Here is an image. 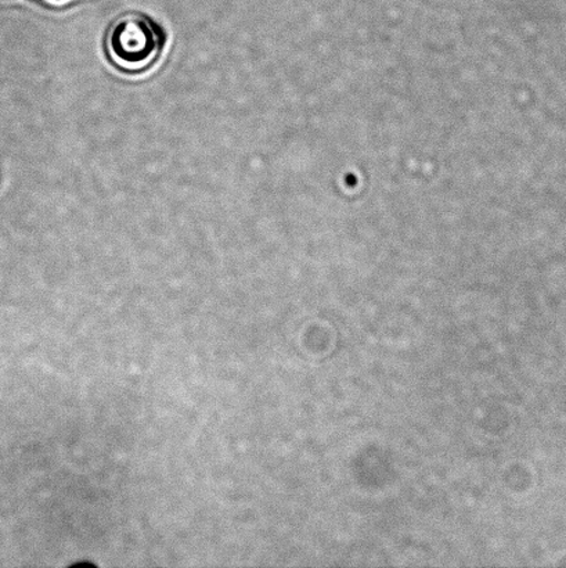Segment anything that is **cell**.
Here are the masks:
<instances>
[{
    "label": "cell",
    "mask_w": 566,
    "mask_h": 568,
    "mask_svg": "<svg viewBox=\"0 0 566 568\" xmlns=\"http://www.w3.org/2000/svg\"><path fill=\"white\" fill-rule=\"evenodd\" d=\"M104 49L116 69L138 74L157 63L163 38L148 17L126 13L111 22L105 32Z\"/></svg>",
    "instance_id": "obj_1"
}]
</instances>
